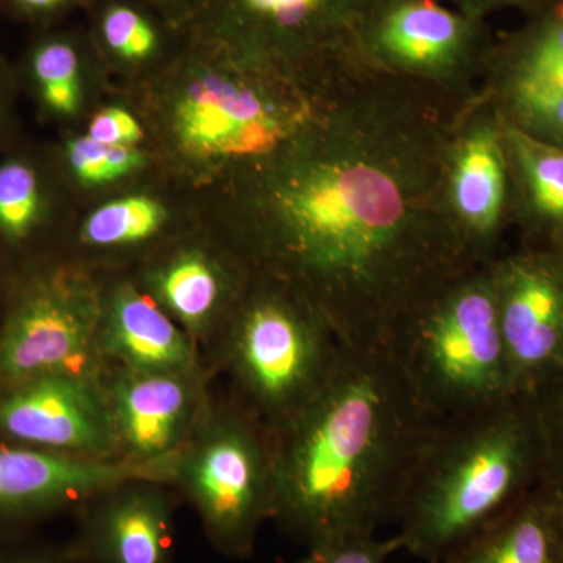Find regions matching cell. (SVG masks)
<instances>
[{"instance_id": "1f68e13d", "label": "cell", "mask_w": 563, "mask_h": 563, "mask_svg": "<svg viewBox=\"0 0 563 563\" xmlns=\"http://www.w3.org/2000/svg\"><path fill=\"white\" fill-rule=\"evenodd\" d=\"M155 2L162 3V5L166 7H180L184 5L187 0H155Z\"/></svg>"}, {"instance_id": "5b68a950", "label": "cell", "mask_w": 563, "mask_h": 563, "mask_svg": "<svg viewBox=\"0 0 563 563\" xmlns=\"http://www.w3.org/2000/svg\"><path fill=\"white\" fill-rule=\"evenodd\" d=\"M343 352L342 340L309 299L269 290L236 310L213 363L228 373L233 401L276 432L324 390Z\"/></svg>"}, {"instance_id": "7402d4cb", "label": "cell", "mask_w": 563, "mask_h": 563, "mask_svg": "<svg viewBox=\"0 0 563 563\" xmlns=\"http://www.w3.org/2000/svg\"><path fill=\"white\" fill-rule=\"evenodd\" d=\"M512 87L563 88V0L544 13L512 54Z\"/></svg>"}, {"instance_id": "8fae6325", "label": "cell", "mask_w": 563, "mask_h": 563, "mask_svg": "<svg viewBox=\"0 0 563 563\" xmlns=\"http://www.w3.org/2000/svg\"><path fill=\"white\" fill-rule=\"evenodd\" d=\"M479 20L440 0H373L358 31L365 57L422 76H453L472 66L483 44Z\"/></svg>"}, {"instance_id": "9a60e30c", "label": "cell", "mask_w": 563, "mask_h": 563, "mask_svg": "<svg viewBox=\"0 0 563 563\" xmlns=\"http://www.w3.org/2000/svg\"><path fill=\"white\" fill-rule=\"evenodd\" d=\"M222 31L262 54H361L358 31L373 0H217Z\"/></svg>"}, {"instance_id": "ba28073f", "label": "cell", "mask_w": 563, "mask_h": 563, "mask_svg": "<svg viewBox=\"0 0 563 563\" xmlns=\"http://www.w3.org/2000/svg\"><path fill=\"white\" fill-rule=\"evenodd\" d=\"M0 439L76 457L121 459L102 379L77 374L0 387Z\"/></svg>"}, {"instance_id": "277c9868", "label": "cell", "mask_w": 563, "mask_h": 563, "mask_svg": "<svg viewBox=\"0 0 563 563\" xmlns=\"http://www.w3.org/2000/svg\"><path fill=\"white\" fill-rule=\"evenodd\" d=\"M433 421L514 398L492 269L470 266L412 307L385 343Z\"/></svg>"}, {"instance_id": "f546056e", "label": "cell", "mask_w": 563, "mask_h": 563, "mask_svg": "<svg viewBox=\"0 0 563 563\" xmlns=\"http://www.w3.org/2000/svg\"><path fill=\"white\" fill-rule=\"evenodd\" d=\"M0 563H74L68 551L47 553V551H20L0 548Z\"/></svg>"}, {"instance_id": "2e32d148", "label": "cell", "mask_w": 563, "mask_h": 563, "mask_svg": "<svg viewBox=\"0 0 563 563\" xmlns=\"http://www.w3.org/2000/svg\"><path fill=\"white\" fill-rule=\"evenodd\" d=\"M98 354L107 369L192 372L203 368L201 352L187 332L147 291L124 282L103 291Z\"/></svg>"}, {"instance_id": "3957f363", "label": "cell", "mask_w": 563, "mask_h": 563, "mask_svg": "<svg viewBox=\"0 0 563 563\" xmlns=\"http://www.w3.org/2000/svg\"><path fill=\"white\" fill-rule=\"evenodd\" d=\"M529 401L514 396L433 426L396 517L404 551L442 563L528 496L548 453L547 422Z\"/></svg>"}, {"instance_id": "6da1fadb", "label": "cell", "mask_w": 563, "mask_h": 563, "mask_svg": "<svg viewBox=\"0 0 563 563\" xmlns=\"http://www.w3.org/2000/svg\"><path fill=\"white\" fill-rule=\"evenodd\" d=\"M398 124L352 111L335 147L276 192L274 258L347 347L385 346L404 314L474 265L455 222L428 213L437 152Z\"/></svg>"}, {"instance_id": "7c38bea8", "label": "cell", "mask_w": 563, "mask_h": 563, "mask_svg": "<svg viewBox=\"0 0 563 563\" xmlns=\"http://www.w3.org/2000/svg\"><path fill=\"white\" fill-rule=\"evenodd\" d=\"M490 269L514 393L532 398L563 373V280L536 261Z\"/></svg>"}, {"instance_id": "5bb4252c", "label": "cell", "mask_w": 563, "mask_h": 563, "mask_svg": "<svg viewBox=\"0 0 563 563\" xmlns=\"http://www.w3.org/2000/svg\"><path fill=\"white\" fill-rule=\"evenodd\" d=\"M162 481L122 483L84 504L74 563H173L174 504Z\"/></svg>"}, {"instance_id": "f1b7e54d", "label": "cell", "mask_w": 563, "mask_h": 563, "mask_svg": "<svg viewBox=\"0 0 563 563\" xmlns=\"http://www.w3.org/2000/svg\"><path fill=\"white\" fill-rule=\"evenodd\" d=\"M9 9L31 20H49L79 0H2Z\"/></svg>"}, {"instance_id": "83f0119b", "label": "cell", "mask_w": 563, "mask_h": 563, "mask_svg": "<svg viewBox=\"0 0 563 563\" xmlns=\"http://www.w3.org/2000/svg\"><path fill=\"white\" fill-rule=\"evenodd\" d=\"M140 122L120 107H109L92 118L88 136L109 146H135L143 140Z\"/></svg>"}, {"instance_id": "7a4b0ae2", "label": "cell", "mask_w": 563, "mask_h": 563, "mask_svg": "<svg viewBox=\"0 0 563 563\" xmlns=\"http://www.w3.org/2000/svg\"><path fill=\"white\" fill-rule=\"evenodd\" d=\"M435 424L387 347L344 346L324 390L272 432V521L309 550L376 537Z\"/></svg>"}, {"instance_id": "ffe728a7", "label": "cell", "mask_w": 563, "mask_h": 563, "mask_svg": "<svg viewBox=\"0 0 563 563\" xmlns=\"http://www.w3.org/2000/svg\"><path fill=\"white\" fill-rule=\"evenodd\" d=\"M166 221L161 202L128 196L99 207L81 225L80 240L91 247H122L152 239Z\"/></svg>"}, {"instance_id": "44dd1931", "label": "cell", "mask_w": 563, "mask_h": 563, "mask_svg": "<svg viewBox=\"0 0 563 563\" xmlns=\"http://www.w3.org/2000/svg\"><path fill=\"white\" fill-rule=\"evenodd\" d=\"M29 63L47 109L63 117L76 113L81 101L79 46L68 36H46L33 47Z\"/></svg>"}, {"instance_id": "30bf717a", "label": "cell", "mask_w": 563, "mask_h": 563, "mask_svg": "<svg viewBox=\"0 0 563 563\" xmlns=\"http://www.w3.org/2000/svg\"><path fill=\"white\" fill-rule=\"evenodd\" d=\"M251 81L220 69L195 77L174 110L180 146L196 157L268 154L291 132L290 113Z\"/></svg>"}, {"instance_id": "d4e9b609", "label": "cell", "mask_w": 563, "mask_h": 563, "mask_svg": "<svg viewBox=\"0 0 563 563\" xmlns=\"http://www.w3.org/2000/svg\"><path fill=\"white\" fill-rule=\"evenodd\" d=\"M43 196L38 176L27 163L0 165V233L10 242L27 239L41 218Z\"/></svg>"}, {"instance_id": "9c48e42d", "label": "cell", "mask_w": 563, "mask_h": 563, "mask_svg": "<svg viewBox=\"0 0 563 563\" xmlns=\"http://www.w3.org/2000/svg\"><path fill=\"white\" fill-rule=\"evenodd\" d=\"M206 366L192 372L107 369L102 383L122 461L157 466L174 459L211 406Z\"/></svg>"}, {"instance_id": "4dcf8cb0", "label": "cell", "mask_w": 563, "mask_h": 563, "mask_svg": "<svg viewBox=\"0 0 563 563\" xmlns=\"http://www.w3.org/2000/svg\"><path fill=\"white\" fill-rule=\"evenodd\" d=\"M448 2L453 3L455 10L461 11L466 16L483 21L488 11L509 5V3L523 2V0H448Z\"/></svg>"}, {"instance_id": "ac0fdd59", "label": "cell", "mask_w": 563, "mask_h": 563, "mask_svg": "<svg viewBox=\"0 0 563 563\" xmlns=\"http://www.w3.org/2000/svg\"><path fill=\"white\" fill-rule=\"evenodd\" d=\"M506 172L498 135L490 125H477L462 141L451 169V202L470 255L476 240L490 235L501 217Z\"/></svg>"}, {"instance_id": "484cf974", "label": "cell", "mask_w": 563, "mask_h": 563, "mask_svg": "<svg viewBox=\"0 0 563 563\" xmlns=\"http://www.w3.org/2000/svg\"><path fill=\"white\" fill-rule=\"evenodd\" d=\"M66 154L77 180L87 187L121 179L144 165V155L135 146H109L90 136L69 141Z\"/></svg>"}, {"instance_id": "e0dca14e", "label": "cell", "mask_w": 563, "mask_h": 563, "mask_svg": "<svg viewBox=\"0 0 563 563\" xmlns=\"http://www.w3.org/2000/svg\"><path fill=\"white\" fill-rule=\"evenodd\" d=\"M442 563H563V504L554 488L525 496Z\"/></svg>"}, {"instance_id": "d6986e66", "label": "cell", "mask_w": 563, "mask_h": 563, "mask_svg": "<svg viewBox=\"0 0 563 563\" xmlns=\"http://www.w3.org/2000/svg\"><path fill=\"white\" fill-rule=\"evenodd\" d=\"M150 295L187 332L201 352L229 295L224 269L206 252H177L147 277Z\"/></svg>"}, {"instance_id": "8992f818", "label": "cell", "mask_w": 563, "mask_h": 563, "mask_svg": "<svg viewBox=\"0 0 563 563\" xmlns=\"http://www.w3.org/2000/svg\"><path fill=\"white\" fill-rule=\"evenodd\" d=\"M169 485L195 507L210 543L229 558H250L273 518L272 432L240 404L211 402Z\"/></svg>"}, {"instance_id": "4fadbf2b", "label": "cell", "mask_w": 563, "mask_h": 563, "mask_svg": "<svg viewBox=\"0 0 563 563\" xmlns=\"http://www.w3.org/2000/svg\"><path fill=\"white\" fill-rule=\"evenodd\" d=\"M135 479L169 485V473L122 459L76 457L0 439V523L84 506L101 493Z\"/></svg>"}, {"instance_id": "52a82bcc", "label": "cell", "mask_w": 563, "mask_h": 563, "mask_svg": "<svg viewBox=\"0 0 563 563\" xmlns=\"http://www.w3.org/2000/svg\"><path fill=\"white\" fill-rule=\"evenodd\" d=\"M102 287L81 266H54L29 277L0 328V387L51 374L102 379Z\"/></svg>"}, {"instance_id": "4316f807", "label": "cell", "mask_w": 563, "mask_h": 563, "mask_svg": "<svg viewBox=\"0 0 563 563\" xmlns=\"http://www.w3.org/2000/svg\"><path fill=\"white\" fill-rule=\"evenodd\" d=\"M402 550V540L398 533L384 540L369 537L310 548L309 553L298 563H387L391 555Z\"/></svg>"}, {"instance_id": "cb8c5ba5", "label": "cell", "mask_w": 563, "mask_h": 563, "mask_svg": "<svg viewBox=\"0 0 563 563\" xmlns=\"http://www.w3.org/2000/svg\"><path fill=\"white\" fill-rule=\"evenodd\" d=\"M509 136L537 209L563 218V151L518 129Z\"/></svg>"}, {"instance_id": "603a6c76", "label": "cell", "mask_w": 563, "mask_h": 563, "mask_svg": "<svg viewBox=\"0 0 563 563\" xmlns=\"http://www.w3.org/2000/svg\"><path fill=\"white\" fill-rule=\"evenodd\" d=\"M98 35L103 49L118 60L140 65L161 52L163 32L135 3L111 0L99 11Z\"/></svg>"}]
</instances>
